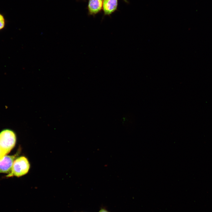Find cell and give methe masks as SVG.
<instances>
[{"mask_svg": "<svg viewBox=\"0 0 212 212\" xmlns=\"http://www.w3.org/2000/svg\"><path fill=\"white\" fill-rule=\"evenodd\" d=\"M103 0H88L87 9L89 15H95L102 8Z\"/></svg>", "mask_w": 212, "mask_h": 212, "instance_id": "cell-4", "label": "cell"}, {"mask_svg": "<svg viewBox=\"0 0 212 212\" xmlns=\"http://www.w3.org/2000/svg\"><path fill=\"white\" fill-rule=\"evenodd\" d=\"M123 0L124 1H125V2H126V3H128V2L127 1V0Z\"/></svg>", "mask_w": 212, "mask_h": 212, "instance_id": "cell-9", "label": "cell"}, {"mask_svg": "<svg viewBox=\"0 0 212 212\" xmlns=\"http://www.w3.org/2000/svg\"><path fill=\"white\" fill-rule=\"evenodd\" d=\"M4 18L3 16L0 14V30L4 27Z\"/></svg>", "mask_w": 212, "mask_h": 212, "instance_id": "cell-6", "label": "cell"}, {"mask_svg": "<svg viewBox=\"0 0 212 212\" xmlns=\"http://www.w3.org/2000/svg\"><path fill=\"white\" fill-rule=\"evenodd\" d=\"M16 142V135L11 130L4 129L0 132V148L4 155L13 148Z\"/></svg>", "mask_w": 212, "mask_h": 212, "instance_id": "cell-1", "label": "cell"}, {"mask_svg": "<svg viewBox=\"0 0 212 212\" xmlns=\"http://www.w3.org/2000/svg\"><path fill=\"white\" fill-rule=\"evenodd\" d=\"M29 168L30 164L27 159L24 156H21L14 160L11 171L6 177L22 176L28 173Z\"/></svg>", "mask_w": 212, "mask_h": 212, "instance_id": "cell-2", "label": "cell"}, {"mask_svg": "<svg viewBox=\"0 0 212 212\" xmlns=\"http://www.w3.org/2000/svg\"><path fill=\"white\" fill-rule=\"evenodd\" d=\"M118 0H103L102 9L104 16H110L117 10Z\"/></svg>", "mask_w": 212, "mask_h": 212, "instance_id": "cell-5", "label": "cell"}, {"mask_svg": "<svg viewBox=\"0 0 212 212\" xmlns=\"http://www.w3.org/2000/svg\"><path fill=\"white\" fill-rule=\"evenodd\" d=\"M5 155H4L3 153H2L1 149L0 148V159L2 158Z\"/></svg>", "mask_w": 212, "mask_h": 212, "instance_id": "cell-8", "label": "cell"}, {"mask_svg": "<svg viewBox=\"0 0 212 212\" xmlns=\"http://www.w3.org/2000/svg\"><path fill=\"white\" fill-rule=\"evenodd\" d=\"M98 212H110L104 208H101Z\"/></svg>", "mask_w": 212, "mask_h": 212, "instance_id": "cell-7", "label": "cell"}, {"mask_svg": "<svg viewBox=\"0 0 212 212\" xmlns=\"http://www.w3.org/2000/svg\"><path fill=\"white\" fill-rule=\"evenodd\" d=\"M20 151L19 150L13 155H5L0 159V173L8 174L10 173L13 162L19 155Z\"/></svg>", "mask_w": 212, "mask_h": 212, "instance_id": "cell-3", "label": "cell"}, {"mask_svg": "<svg viewBox=\"0 0 212 212\" xmlns=\"http://www.w3.org/2000/svg\"></svg>", "mask_w": 212, "mask_h": 212, "instance_id": "cell-10", "label": "cell"}]
</instances>
